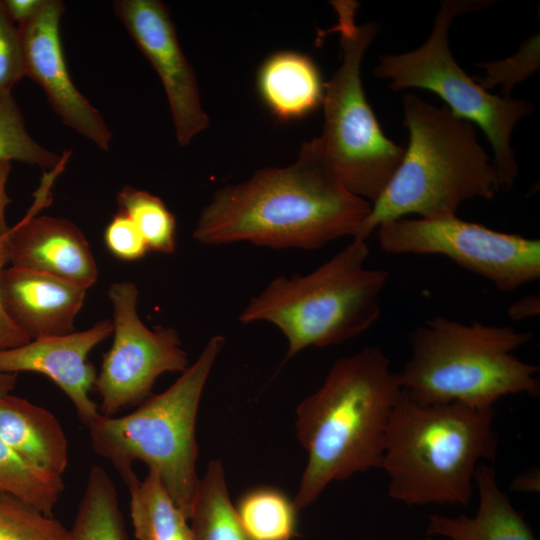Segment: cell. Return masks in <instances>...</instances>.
<instances>
[{"label":"cell","mask_w":540,"mask_h":540,"mask_svg":"<svg viewBox=\"0 0 540 540\" xmlns=\"http://www.w3.org/2000/svg\"><path fill=\"white\" fill-rule=\"evenodd\" d=\"M538 55V37H533L514 57L504 61L479 64L485 67L487 76L481 81L475 80L485 89L496 83H502L506 96L509 97V91L515 83L528 77L537 69Z\"/></svg>","instance_id":"83f0119b"},{"label":"cell","mask_w":540,"mask_h":540,"mask_svg":"<svg viewBox=\"0 0 540 540\" xmlns=\"http://www.w3.org/2000/svg\"><path fill=\"white\" fill-rule=\"evenodd\" d=\"M337 23L330 31L340 37L342 61L324 84V126L318 141L328 165L354 195L374 203L404 156L405 148L383 133L361 81L362 58L378 25H357L358 2L331 1Z\"/></svg>","instance_id":"ba28073f"},{"label":"cell","mask_w":540,"mask_h":540,"mask_svg":"<svg viewBox=\"0 0 540 540\" xmlns=\"http://www.w3.org/2000/svg\"><path fill=\"white\" fill-rule=\"evenodd\" d=\"M130 494V516L137 540H195L187 517L174 503L158 475L148 470L125 482Z\"/></svg>","instance_id":"ffe728a7"},{"label":"cell","mask_w":540,"mask_h":540,"mask_svg":"<svg viewBox=\"0 0 540 540\" xmlns=\"http://www.w3.org/2000/svg\"><path fill=\"white\" fill-rule=\"evenodd\" d=\"M63 12L62 1L46 0L33 19L18 25L25 75L38 83L66 126L99 149L109 151L111 130L101 113L77 89L68 72L60 37Z\"/></svg>","instance_id":"4fadbf2b"},{"label":"cell","mask_w":540,"mask_h":540,"mask_svg":"<svg viewBox=\"0 0 540 540\" xmlns=\"http://www.w3.org/2000/svg\"><path fill=\"white\" fill-rule=\"evenodd\" d=\"M371 204L336 177L318 138L304 142L296 161L267 167L246 181L215 191L193 238L203 245L250 242L274 249H318L355 237Z\"/></svg>","instance_id":"6da1fadb"},{"label":"cell","mask_w":540,"mask_h":540,"mask_svg":"<svg viewBox=\"0 0 540 540\" xmlns=\"http://www.w3.org/2000/svg\"><path fill=\"white\" fill-rule=\"evenodd\" d=\"M12 165L10 162L0 161V237L6 235L10 227L6 221V208L12 202L6 186Z\"/></svg>","instance_id":"d6a6232c"},{"label":"cell","mask_w":540,"mask_h":540,"mask_svg":"<svg viewBox=\"0 0 540 540\" xmlns=\"http://www.w3.org/2000/svg\"><path fill=\"white\" fill-rule=\"evenodd\" d=\"M189 520L195 540H255L230 500L220 460L210 461L200 478Z\"/></svg>","instance_id":"44dd1931"},{"label":"cell","mask_w":540,"mask_h":540,"mask_svg":"<svg viewBox=\"0 0 540 540\" xmlns=\"http://www.w3.org/2000/svg\"><path fill=\"white\" fill-rule=\"evenodd\" d=\"M531 337L510 326L430 319L410 334L412 354L398 372L402 390L420 404L476 409L494 408L509 395L538 397L539 366L512 354Z\"/></svg>","instance_id":"5b68a950"},{"label":"cell","mask_w":540,"mask_h":540,"mask_svg":"<svg viewBox=\"0 0 540 540\" xmlns=\"http://www.w3.org/2000/svg\"><path fill=\"white\" fill-rule=\"evenodd\" d=\"M488 0H445L434 21L428 40L419 48L381 55L374 74L389 80L394 90L420 88L437 94L457 117L477 124L490 141L502 189L509 188L518 165L510 140L517 122L534 106L527 100L491 94L470 77L454 59L449 46L452 20L466 12L484 8Z\"/></svg>","instance_id":"9c48e42d"},{"label":"cell","mask_w":540,"mask_h":540,"mask_svg":"<svg viewBox=\"0 0 540 540\" xmlns=\"http://www.w3.org/2000/svg\"><path fill=\"white\" fill-rule=\"evenodd\" d=\"M261 98L281 120L302 118L322 104L324 83L308 56L280 51L268 57L257 77Z\"/></svg>","instance_id":"d6986e66"},{"label":"cell","mask_w":540,"mask_h":540,"mask_svg":"<svg viewBox=\"0 0 540 540\" xmlns=\"http://www.w3.org/2000/svg\"><path fill=\"white\" fill-rule=\"evenodd\" d=\"M234 507L242 526L255 540H291L297 535L298 510L276 488H253Z\"/></svg>","instance_id":"cb8c5ba5"},{"label":"cell","mask_w":540,"mask_h":540,"mask_svg":"<svg viewBox=\"0 0 540 540\" xmlns=\"http://www.w3.org/2000/svg\"><path fill=\"white\" fill-rule=\"evenodd\" d=\"M60 172L45 173L33 204L10 228L9 261L12 266L51 274L88 289L98 279V268L85 235L69 220L37 216L50 202V189Z\"/></svg>","instance_id":"5bb4252c"},{"label":"cell","mask_w":540,"mask_h":540,"mask_svg":"<svg viewBox=\"0 0 540 540\" xmlns=\"http://www.w3.org/2000/svg\"><path fill=\"white\" fill-rule=\"evenodd\" d=\"M403 112L408 146L353 238L366 240L382 224L408 214L453 215L464 200L491 199L502 189L471 122L413 94L404 95Z\"/></svg>","instance_id":"277c9868"},{"label":"cell","mask_w":540,"mask_h":540,"mask_svg":"<svg viewBox=\"0 0 540 540\" xmlns=\"http://www.w3.org/2000/svg\"><path fill=\"white\" fill-rule=\"evenodd\" d=\"M423 540H436V539H434V538H433V537H431V536H428V537H426V538H425V539H423Z\"/></svg>","instance_id":"d590c367"},{"label":"cell","mask_w":540,"mask_h":540,"mask_svg":"<svg viewBox=\"0 0 540 540\" xmlns=\"http://www.w3.org/2000/svg\"><path fill=\"white\" fill-rule=\"evenodd\" d=\"M8 235L9 232L6 235L0 237V276L2 271L5 269L6 264L10 262ZM30 341L31 340L25 334H23L9 319L2 306L0 297V350L16 348Z\"/></svg>","instance_id":"4dcf8cb0"},{"label":"cell","mask_w":540,"mask_h":540,"mask_svg":"<svg viewBox=\"0 0 540 540\" xmlns=\"http://www.w3.org/2000/svg\"><path fill=\"white\" fill-rule=\"evenodd\" d=\"M225 338L213 335L194 363L162 393L151 395L124 416L98 414L86 426L93 450L107 459L124 482L141 461L156 473L189 520L200 478L195 436L201 396Z\"/></svg>","instance_id":"8992f818"},{"label":"cell","mask_w":540,"mask_h":540,"mask_svg":"<svg viewBox=\"0 0 540 540\" xmlns=\"http://www.w3.org/2000/svg\"><path fill=\"white\" fill-rule=\"evenodd\" d=\"M114 14L158 73L178 144L208 127L195 72L183 53L168 7L159 0H116Z\"/></svg>","instance_id":"7c38bea8"},{"label":"cell","mask_w":540,"mask_h":540,"mask_svg":"<svg viewBox=\"0 0 540 540\" xmlns=\"http://www.w3.org/2000/svg\"><path fill=\"white\" fill-rule=\"evenodd\" d=\"M139 291L128 281L113 283L108 297L113 307V343L105 353L94 389L101 397L99 412L115 416L152 395L159 376L183 372L188 358L177 330L149 329L137 313Z\"/></svg>","instance_id":"8fae6325"},{"label":"cell","mask_w":540,"mask_h":540,"mask_svg":"<svg viewBox=\"0 0 540 540\" xmlns=\"http://www.w3.org/2000/svg\"><path fill=\"white\" fill-rule=\"evenodd\" d=\"M104 241L110 253L124 261L138 260L149 250L135 224L120 211L107 225Z\"/></svg>","instance_id":"f546056e"},{"label":"cell","mask_w":540,"mask_h":540,"mask_svg":"<svg viewBox=\"0 0 540 540\" xmlns=\"http://www.w3.org/2000/svg\"><path fill=\"white\" fill-rule=\"evenodd\" d=\"M0 540H68V529L53 516L0 493Z\"/></svg>","instance_id":"4316f807"},{"label":"cell","mask_w":540,"mask_h":540,"mask_svg":"<svg viewBox=\"0 0 540 540\" xmlns=\"http://www.w3.org/2000/svg\"><path fill=\"white\" fill-rule=\"evenodd\" d=\"M119 211L135 224L148 249L172 254L176 249V220L165 203L152 193L124 186L116 196Z\"/></svg>","instance_id":"d4e9b609"},{"label":"cell","mask_w":540,"mask_h":540,"mask_svg":"<svg viewBox=\"0 0 540 540\" xmlns=\"http://www.w3.org/2000/svg\"><path fill=\"white\" fill-rule=\"evenodd\" d=\"M86 292L69 280L17 266L5 268L0 276L2 306L30 340L74 332Z\"/></svg>","instance_id":"2e32d148"},{"label":"cell","mask_w":540,"mask_h":540,"mask_svg":"<svg viewBox=\"0 0 540 540\" xmlns=\"http://www.w3.org/2000/svg\"><path fill=\"white\" fill-rule=\"evenodd\" d=\"M16 375L0 373V438L33 464L63 475L69 462L64 429L46 408L8 393Z\"/></svg>","instance_id":"e0dca14e"},{"label":"cell","mask_w":540,"mask_h":540,"mask_svg":"<svg viewBox=\"0 0 540 540\" xmlns=\"http://www.w3.org/2000/svg\"><path fill=\"white\" fill-rule=\"evenodd\" d=\"M540 311V301L538 295L526 296L513 303L508 313L513 320H522L536 316Z\"/></svg>","instance_id":"836d02e7"},{"label":"cell","mask_w":540,"mask_h":540,"mask_svg":"<svg viewBox=\"0 0 540 540\" xmlns=\"http://www.w3.org/2000/svg\"><path fill=\"white\" fill-rule=\"evenodd\" d=\"M366 240L352 241L312 272L274 278L240 313L242 323L266 321L288 341L285 361L309 346L341 344L359 336L378 319L389 279L368 269Z\"/></svg>","instance_id":"52a82bcc"},{"label":"cell","mask_w":540,"mask_h":540,"mask_svg":"<svg viewBox=\"0 0 540 540\" xmlns=\"http://www.w3.org/2000/svg\"><path fill=\"white\" fill-rule=\"evenodd\" d=\"M25 65L18 26L5 13L0 2V99L11 95L24 77Z\"/></svg>","instance_id":"f1b7e54d"},{"label":"cell","mask_w":540,"mask_h":540,"mask_svg":"<svg viewBox=\"0 0 540 540\" xmlns=\"http://www.w3.org/2000/svg\"><path fill=\"white\" fill-rule=\"evenodd\" d=\"M494 417V408L420 404L402 392L383 444L389 496L407 506H467L476 468L497 456Z\"/></svg>","instance_id":"3957f363"},{"label":"cell","mask_w":540,"mask_h":540,"mask_svg":"<svg viewBox=\"0 0 540 540\" xmlns=\"http://www.w3.org/2000/svg\"><path fill=\"white\" fill-rule=\"evenodd\" d=\"M398 372L378 346L337 359L323 384L296 409L307 451L294 505H311L333 481L381 468L391 414L402 394Z\"/></svg>","instance_id":"7a4b0ae2"},{"label":"cell","mask_w":540,"mask_h":540,"mask_svg":"<svg viewBox=\"0 0 540 540\" xmlns=\"http://www.w3.org/2000/svg\"><path fill=\"white\" fill-rule=\"evenodd\" d=\"M63 490L62 475L33 464L0 438V493L14 496L53 516Z\"/></svg>","instance_id":"603a6c76"},{"label":"cell","mask_w":540,"mask_h":540,"mask_svg":"<svg viewBox=\"0 0 540 540\" xmlns=\"http://www.w3.org/2000/svg\"><path fill=\"white\" fill-rule=\"evenodd\" d=\"M69 157L70 151L59 155L31 137L12 94L0 99V161H18L47 172L68 161Z\"/></svg>","instance_id":"484cf974"},{"label":"cell","mask_w":540,"mask_h":540,"mask_svg":"<svg viewBox=\"0 0 540 540\" xmlns=\"http://www.w3.org/2000/svg\"><path fill=\"white\" fill-rule=\"evenodd\" d=\"M113 333L112 321L61 336L31 340L0 350V373L35 372L51 379L71 400L80 421L87 426L100 412L90 398L97 372L89 353Z\"/></svg>","instance_id":"9a60e30c"},{"label":"cell","mask_w":540,"mask_h":540,"mask_svg":"<svg viewBox=\"0 0 540 540\" xmlns=\"http://www.w3.org/2000/svg\"><path fill=\"white\" fill-rule=\"evenodd\" d=\"M510 490L522 492L539 491V471L536 468L525 471L515 477L510 485Z\"/></svg>","instance_id":"e575fe53"},{"label":"cell","mask_w":540,"mask_h":540,"mask_svg":"<svg viewBox=\"0 0 540 540\" xmlns=\"http://www.w3.org/2000/svg\"><path fill=\"white\" fill-rule=\"evenodd\" d=\"M68 540H128L117 489L104 468H90Z\"/></svg>","instance_id":"7402d4cb"},{"label":"cell","mask_w":540,"mask_h":540,"mask_svg":"<svg viewBox=\"0 0 540 540\" xmlns=\"http://www.w3.org/2000/svg\"><path fill=\"white\" fill-rule=\"evenodd\" d=\"M474 482L479 497L475 515H430L428 536L449 540H536L522 513L500 489L492 466L479 464Z\"/></svg>","instance_id":"ac0fdd59"},{"label":"cell","mask_w":540,"mask_h":540,"mask_svg":"<svg viewBox=\"0 0 540 540\" xmlns=\"http://www.w3.org/2000/svg\"><path fill=\"white\" fill-rule=\"evenodd\" d=\"M9 19L23 24L33 19L44 7L46 0H0Z\"/></svg>","instance_id":"1f68e13d"},{"label":"cell","mask_w":540,"mask_h":540,"mask_svg":"<svg viewBox=\"0 0 540 540\" xmlns=\"http://www.w3.org/2000/svg\"><path fill=\"white\" fill-rule=\"evenodd\" d=\"M378 229L383 251L444 255L502 292H512L540 277L539 239L498 232L456 214L400 218Z\"/></svg>","instance_id":"30bf717a"}]
</instances>
